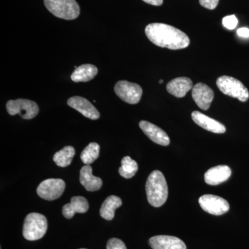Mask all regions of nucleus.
I'll return each instance as SVG.
<instances>
[{
	"instance_id": "f257e3e1",
	"label": "nucleus",
	"mask_w": 249,
	"mask_h": 249,
	"mask_svg": "<svg viewBox=\"0 0 249 249\" xmlns=\"http://www.w3.org/2000/svg\"><path fill=\"white\" fill-rule=\"evenodd\" d=\"M145 35L154 45L171 50L186 48L190 39L183 31L163 23H152L145 27Z\"/></svg>"
},
{
	"instance_id": "f03ea898",
	"label": "nucleus",
	"mask_w": 249,
	"mask_h": 249,
	"mask_svg": "<svg viewBox=\"0 0 249 249\" xmlns=\"http://www.w3.org/2000/svg\"><path fill=\"white\" fill-rule=\"evenodd\" d=\"M147 201L154 207L165 204L168 196V188L164 175L159 170L152 172L145 185Z\"/></svg>"
},
{
	"instance_id": "7ed1b4c3",
	"label": "nucleus",
	"mask_w": 249,
	"mask_h": 249,
	"mask_svg": "<svg viewBox=\"0 0 249 249\" xmlns=\"http://www.w3.org/2000/svg\"><path fill=\"white\" fill-rule=\"evenodd\" d=\"M46 8L53 16L71 20L80 15V6L76 0H44Z\"/></svg>"
},
{
	"instance_id": "20e7f679",
	"label": "nucleus",
	"mask_w": 249,
	"mask_h": 249,
	"mask_svg": "<svg viewBox=\"0 0 249 249\" xmlns=\"http://www.w3.org/2000/svg\"><path fill=\"white\" fill-rule=\"evenodd\" d=\"M48 223L43 214L32 213L24 219L23 236L29 241L40 240L45 235Z\"/></svg>"
},
{
	"instance_id": "39448f33",
	"label": "nucleus",
	"mask_w": 249,
	"mask_h": 249,
	"mask_svg": "<svg viewBox=\"0 0 249 249\" xmlns=\"http://www.w3.org/2000/svg\"><path fill=\"white\" fill-rule=\"evenodd\" d=\"M216 84L218 89L224 94L237 98L242 102H246L249 98L248 89L240 80L233 77L222 76L217 78Z\"/></svg>"
},
{
	"instance_id": "423d86ee",
	"label": "nucleus",
	"mask_w": 249,
	"mask_h": 249,
	"mask_svg": "<svg viewBox=\"0 0 249 249\" xmlns=\"http://www.w3.org/2000/svg\"><path fill=\"white\" fill-rule=\"evenodd\" d=\"M6 109L11 116L19 114L22 119H34L38 114L39 107L37 103L27 99L11 100L6 103Z\"/></svg>"
},
{
	"instance_id": "0eeeda50",
	"label": "nucleus",
	"mask_w": 249,
	"mask_h": 249,
	"mask_svg": "<svg viewBox=\"0 0 249 249\" xmlns=\"http://www.w3.org/2000/svg\"><path fill=\"white\" fill-rule=\"evenodd\" d=\"M114 91L122 101L131 105L137 104L142 94L140 85L126 80L118 82L114 87Z\"/></svg>"
},
{
	"instance_id": "6e6552de",
	"label": "nucleus",
	"mask_w": 249,
	"mask_h": 249,
	"mask_svg": "<svg viewBox=\"0 0 249 249\" xmlns=\"http://www.w3.org/2000/svg\"><path fill=\"white\" fill-rule=\"evenodd\" d=\"M65 189V183L61 178H48L40 183L37 193L42 199L52 201L60 197Z\"/></svg>"
},
{
	"instance_id": "1a4fd4ad",
	"label": "nucleus",
	"mask_w": 249,
	"mask_h": 249,
	"mask_svg": "<svg viewBox=\"0 0 249 249\" xmlns=\"http://www.w3.org/2000/svg\"><path fill=\"white\" fill-rule=\"evenodd\" d=\"M199 205L205 212L213 215H222L230 209L229 202L220 196L204 195L199 199Z\"/></svg>"
},
{
	"instance_id": "9d476101",
	"label": "nucleus",
	"mask_w": 249,
	"mask_h": 249,
	"mask_svg": "<svg viewBox=\"0 0 249 249\" xmlns=\"http://www.w3.org/2000/svg\"><path fill=\"white\" fill-rule=\"evenodd\" d=\"M192 96L198 107L203 110H208L214 98V91L204 83H197L192 89Z\"/></svg>"
},
{
	"instance_id": "9b49d317",
	"label": "nucleus",
	"mask_w": 249,
	"mask_h": 249,
	"mask_svg": "<svg viewBox=\"0 0 249 249\" xmlns=\"http://www.w3.org/2000/svg\"><path fill=\"white\" fill-rule=\"evenodd\" d=\"M67 104L70 107L79 111L80 114L91 120H97L100 118V113L97 109L86 98L73 96L69 98Z\"/></svg>"
},
{
	"instance_id": "f8f14e48",
	"label": "nucleus",
	"mask_w": 249,
	"mask_h": 249,
	"mask_svg": "<svg viewBox=\"0 0 249 249\" xmlns=\"http://www.w3.org/2000/svg\"><path fill=\"white\" fill-rule=\"evenodd\" d=\"M139 127L142 129L144 134L155 143L163 145V146L169 145L170 142L169 137L158 126L148 121H142L139 123Z\"/></svg>"
},
{
	"instance_id": "ddd939ff",
	"label": "nucleus",
	"mask_w": 249,
	"mask_h": 249,
	"mask_svg": "<svg viewBox=\"0 0 249 249\" xmlns=\"http://www.w3.org/2000/svg\"><path fill=\"white\" fill-rule=\"evenodd\" d=\"M152 249H186L182 240L174 236L157 235L149 240Z\"/></svg>"
},
{
	"instance_id": "4468645a",
	"label": "nucleus",
	"mask_w": 249,
	"mask_h": 249,
	"mask_svg": "<svg viewBox=\"0 0 249 249\" xmlns=\"http://www.w3.org/2000/svg\"><path fill=\"white\" fill-rule=\"evenodd\" d=\"M191 116L192 119L196 124L209 132L215 134H223L227 130L225 126L219 121L211 119L199 111H193Z\"/></svg>"
},
{
	"instance_id": "2eb2a0df",
	"label": "nucleus",
	"mask_w": 249,
	"mask_h": 249,
	"mask_svg": "<svg viewBox=\"0 0 249 249\" xmlns=\"http://www.w3.org/2000/svg\"><path fill=\"white\" fill-rule=\"evenodd\" d=\"M231 175V170L227 165H217L205 173V182L211 186H217L227 181Z\"/></svg>"
},
{
	"instance_id": "dca6fc26",
	"label": "nucleus",
	"mask_w": 249,
	"mask_h": 249,
	"mask_svg": "<svg viewBox=\"0 0 249 249\" xmlns=\"http://www.w3.org/2000/svg\"><path fill=\"white\" fill-rule=\"evenodd\" d=\"M193 81L187 77H178L172 80L167 84L168 92L177 98H183L193 89Z\"/></svg>"
},
{
	"instance_id": "f3484780",
	"label": "nucleus",
	"mask_w": 249,
	"mask_h": 249,
	"mask_svg": "<svg viewBox=\"0 0 249 249\" xmlns=\"http://www.w3.org/2000/svg\"><path fill=\"white\" fill-rule=\"evenodd\" d=\"M89 209V203L81 196H73L70 204L62 208V214L67 219H71L76 213H85Z\"/></svg>"
},
{
	"instance_id": "a211bd4d",
	"label": "nucleus",
	"mask_w": 249,
	"mask_h": 249,
	"mask_svg": "<svg viewBox=\"0 0 249 249\" xmlns=\"http://www.w3.org/2000/svg\"><path fill=\"white\" fill-rule=\"evenodd\" d=\"M80 182L89 192L98 191L103 185L101 178L93 176L92 168L89 165H85L80 170Z\"/></svg>"
},
{
	"instance_id": "6ab92c4d",
	"label": "nucleus",
	"mask_w": 249,
	"mask_h": 249,
	"mask_svg": "<svg viewBox=\"0 0 249 249\" xmlns=\"http://www.w3.org/2000/svg\"><path fill=\"white\" fill-rule=\"evenodd\" d=\"M98 74V68L93 65L86 64L77 67L71 76L72 81L75 83L88 82Z\"/></svg>"
},
{
	"instance_id": "aec40b11",
	"label": "nucleus",
	"mask_w": 249,
	"mask_h": 249,
	"mask_svg": "<svg viewBox=\"0 0 249 249\" xmlns=\"http://www.w3.org/2000/svg\"><path fill=\"white\" fill-rule=\"evenodd\" d=\"M122 200L120 197L115 196H108L101 206L100 214L106 220H111L114 217L116 209L121 207Z\"/></svg>"
},
{
	"instance_id": "412c9836",
	"label": "nucleus",
	"mask_w": 249,
	"mask_h": 249,
	"mask_svg": "<svg viewBox=\"0 0 249 249\" xmlns=\"http://www.w3.org/2000/svg\"><path fill=\"white\" fill-rule=\"evenodd\" d=\"M74 155L75 149L72 146H66L54 155L53 160L55 164L64 168L71 164Z\"/></svg>"
},
{
	"instance_id": "4be33fe9",
	"label": "nucleus",
	"mask_w": 249,
	"mask_h": 249,
	"mask_svg": "<svg viewBox=\"0 0 249 249\" xmlns=\"http://www.w3.org/2000/svg\"><path fill=\"white\" fill-rule=\"evenodd\" d=\"M138 164L131 157H124L121 160V166L119 172L121 176L125 178H133L138 171Z\"/></svg>"
},
{
	"instance_id": "5701e85b",
	"label": "nucleus",
	"mask_w": 249,
	"mask_h": 249,
	"mask_svg": "<svg viewBox=\"0 0 249 249\" xmlns=\"http://www.w3.org/2000/svg\"><path fill=\"white\" fill-rule=\"evenodd\" d=\"M99 153L100 145L97 142H90L82 152L80 159L85 165H90L97 160Z\"/></svg>"
},
{
	"instance_id": "b1692460",
	"label": "nucleus",
	"mask_w": 249,
	"mask_h": 249,
	"mask_svg": "<svg viewBox=\"0 0 249 249\" xmlns=\"http://www.w3.org/2000/svg\"><path fill=\"white\" fill-rule=\"evenodd\" d=\"M222 24L224 27L227 28L229 30H232L237 27L238 20H237L235 16L232 15V16H226L225 18H223Z\"/></svg>"
},
{
	"instance_id": "393cba45",
	"label": "nucleus",
	"mask_w": 249,
	"mask_h": 249,
	"mask_svg": "<svg viewBox=\"0 0 249 249\" xmlns=\"http://www.w3.org/2000/svg\"><path fill=\"white\" fill-rule=\"evenodd\" d=\"M107 249H127L122 240L117 238H111L108 241Z\"/></svg>"
},
{
	"instance_id": "a878e982",
	"label": "nucleus",
	"mask_w": 249,
	"mask_h": 249,
	"mask_svg": "<svg viewBox=\"0 0 249 249\" xmlns=\"http://www.w3.org/2000/svg\"><path fill=\"white\" fill-rule=\"evenodd\" d=\"M219 0H199V4L203 7L210 10H213L217 7Z\"/></svg>"
},
{
	"instance_id": "bb28decb",
	"label": "nucleus",
	"mask_w": 249,
	"mask_h": 249,
	"mask_svg": "<svg viewBox=\"0 0 249 249\" xmlns=\"http://www.w3.org/2000/svg\"><path fill=\"white\" fill-rule=\"evenodd\" d=\"M237 34L240 37L247 38V37H249V29L246 27L240 28V29H237Z\"/></svg>"
},
{
	"instance_id": "cd10ccee",
	"label": "nucleus",
	"mask_w": 249,
	"mask_h": 249,
	"mask_svg": "<svg viewBox=\"0 0 249 249\" xmlns=\"http://www.w3.org/2000/svg\"><path fill=\"white\" fill-rule=\"evenodd\" d=\"M142 1L153 6H160L163 2V0H142Z\"/></svg>"
},
{
	"instance_id": "c85d7f7f",
	"label": "nucleus",
	"mask_w": 249,
	"mask_h": 249,
	"mask_svg": "<svg viewBox=\"0 0 249 249\" xmlns=\"http://www.w3.org/2000/svg\"><path fill=\"white\" fill-rule=\"evenodd\" d=\"M160 84H162V83H163V80H160Z\"/></svg>"
},
{
	"instance_id": "c756f323",
	"label": "nucleus",
	"mask_w": 249,
	"mask_h": 249,
	"mask_svg": "<svg viewBox=\"0 0 249 249\" xmlns=\"http://www.w3.org/2000/svg\"></svg>"
}]
</instances>
